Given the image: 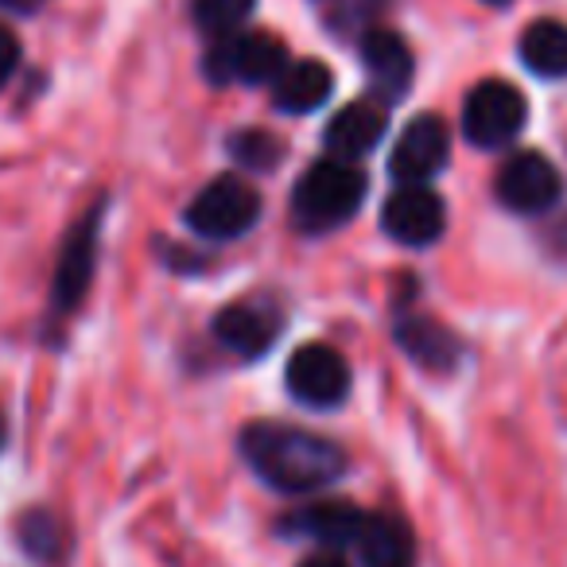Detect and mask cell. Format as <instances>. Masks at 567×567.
<instances>
[{"instance_id":"1","label":"cell","mask_w":567,"mask_h":567,"mask_svg":"<svg viewBox=\"0 0 567 567\" xmlns=\"http://www.w3.org/2000/svg\"><path fill=\"white\" fill-rule=\"evenodd\" d=\"M241 458L265 486L280 494H316L331 486L347 471V455L339 443L296 424L257 420L241 432Z\"/></svg>"},{"instance_id":"2","label":"cell","mask_w":567,"mask_h":567,"mask_svg":"<svg viewBox=\"0 0 567 567\" xmlns=\"http://www.w3.org/2000/svg\"><path fill=\"white\" fill-rule=\"evenodd\" d=\"M370 190L362 167L347 164V159H319L300 175L292 190V221L303 234H331V229L347 226Z\"/></svg>"},{"instance_id":"3","label":"cell","mask_w":567,"mask_h":567,"mask_svg":"<svg viewBox=\"0 0 567 567\" xmlns=\"http://www.w3.org/2000/svg\"><path fill=\"white\" fill-rule=\"evenodd\" d=\"M288 66V51L268 32H229L210 43L203 74L214 86H272L276 74Z\"/></svg>"},{"instance_id":"4","label":"cell","mask_w":567,"mask_h":567,"mask_svg":"<svg viewBox=\"0 0 567 567\" xmlns=\"http://www.w3.org/2000/svg\"><path fill=\"white\" fill-rule=\"evenodd\" d=\"M260 218V195L241 175H218L210 179L183 210L187 229H195L206 241H234L245 237Z\"/></svg>"},{"instance_id":"5","label":"cell","mask_w":567,"mask_h":567,"mask_svg":"<svg viewBox=\"0 0 567 567\" xmlns=\"http://www.w3.org/2000/svg\"><path fill=\"white\" fill-rule=\"evenodd\" d=\"M528 121V102L513 82L486 79L463 102V136L474 148H509Z\"/></svg>"},{"instance_id":"6","label":"cell","mask_w":567,"mask_h":567,"mask_svg":"<svg viewBox=\"0 0 567 567\" xmlns=\"http://www.w3.org/2000/svg\"><path fill=\"white\" fill-rule=\"evenodd\" d=\"M284 385L303 409H339L350 396V365L327 342H308L288 358Z\"/></svg>"},{"instance_id":"7","label":"cell","mask_w":567,"mask_h":567,"mask_svg":"<svg viewBox=\"0 0 567 567\" xmlns=\"http://www.w3.org/2000/svg\"><path fill=\"white\" fill-rule=\"evenodd\" d=\"M497 203L513 214H544L556 206L564 179H559L556 164L540 152H513L502 167H497Z\"/></svg>"},{"instance_id":"8","label":"cell","mask_w":567,"mask_h":567,"mask_svg":"<svg viewBox=\"0 0 567 567\" xmlns=\"http://www.w3.org/2000/svg\"><path fill=\"white\" fill-rule=\"evenodd\" d=\"M381 229L396 245H409V249L435 245L443 237V229H447L443 198L427 183H409V187L393 190L385 198V206H381Z\"/></svg>"},{"instance_id":"9","label":"cell","mask_w":567,"mask_h":567,"mask_svg":"<svg viewBox=\"0 0 567 567\" xmlns=\"http://www.w3.org/2000/svg\"><path fill=\"white\" fill-rule=\"evenodd\" d=\"M447 159H451L447 125L435 113H420L396 136L393 156H389V172H393V179L401 187H409V183H432L447 167Z\"/></svg>"},{"instance_id":"10","label":"cell","mask_w":567,"mask_h":567,"mask_svg":"<svg viewBox=\"0 0 567 567\" xmlns=\"http://www.w3.org/2000/svg\"><path fill=\"white\" fill-rule=\"evenodd\" d=\"M284 331V311L268 296H249L214 316V339L237 358H260Z\"/></svg>"},{"instance_id":"11","label":"cell","mask_w":567,"mask_h":567,"mask_svg":"<svg viewBox=\"0 0 567 567\" xmlns=\"http://www.w3.org/2000/svg\"><path fill=\"white\" fill-rule=\"evenodd\" d=\"M97 229H102V206L86 214L79 226L71 229L63 252H59V268H55V284H51V308L59 316L74 311L86 296L90 280H94V265H97Z\"/></svg>"},{"instance_id":"12","label":"cell","mask_w":567,"mask_h":567,"mask_svg":"<svg viewBox=\"0 0 567 567\" xmlns=\"http://www.w3.org/2000/svg\"><path fill=\"white\" fill-rule=\"evenodd\" d=\"M358 51H362V66L373 94L385 97V102H401L412 86V71H416L409 43L396 32H389V28H370Z\"/></svg>"},{"instance_id":"13","label":"cell","mask_w":567,"mask_h":567,"mask_svg":"<svg viewBox=\"0 0 567 567\" xmlns=\"http://www.w3.org/2000/svg\"><path fill=\"white\" fill-rule=\"evenodd\" d=\"M385 128H389L385 105L381 102H354L331 117V125H327V133H323V144L334 159L354 164V159L370 156V152L378 148L381 136H385Z\"/></svg>"},{"instance_id":"14","label":"cell","mask_w":567,"mask_h":567,"mask_svg":"<svg viewBox=\"0 0 567 567\" xmlns=\"http://www.w3.org/2000/svg\"><path fill=\"white\" fill-rule=\"evenodd\" d=\"M358 559L362 567H412L416 564V533L396 513H365L358 533Z\"/></svg>"},{"instance_id":"15","label":"cell","mask_w":567,"mask_h":567,"mask_svg":"<svg viewBox=\"0 0 567 567\" xmlns=\"http://www.w3.org/2000/svg\"><path fill=\"white\" fill-rule=\"evenodd\" d=\"M396 342L401 350L427 373H447L458 365L463 358V342L451 327H443L440 319H427V316H404L396 323Z\"/></svg>"},{"instance_id":"16","label":"cell","mask_w":567,"mask_h":567,"mask_svg":"<svg viewBox=\"0 0 567 567\" xmlns=\"http://www.w3.org/2000/svg\"><path fill=\"white\" fill-rule=\"evenodd\" d=\"M334 90V74L327 63L319 59H300V63H288L272 82V105L280 113H292V117H303V113L323 110V102Z\"/></svg>"},{"instance_id":"17","label":"cell","mask_w":567,"mask_h":567,"mask_svg":"<svg viewBox=\"0 0 567 567\" xmlns=\"http://www.w3.org/2000/svg\"><path fill=\"white\" fill-rule=\"evenodd\" d=\"M365 525V509L350 502H319V505H308L300 517L288 520V528L308 540H319L327 551H342V548H354L358 544V533Z\"/></svg>"},{"instance_id":"18","label":"cell","mask_w":567,"mask_h":567,"mask_svg":"<svg viewBox=\"0 0 567 567\" xmlns=\"http://www.w3.org/2000/svg\"><path fill=\"white\" fill-rule=\"evenodd\" d=\"M520 63L540 79H567V24L559 20H533L520 32Z\"/></svg>"},{"instance_id":"19","label":"cell","mask_w":567,"mask_h":567,"mask_svg":"<svg viewBox=\"0 0 567 567\" xmlns=\"http://www.w3.org/2000/svg\"><path fill=\"white\" fill-rule=\"evenodd\" d=\"M229 156L234 164H241L245 172H276L284 159V141L265 128H241V133L229 136Z\"/></svg>"},{"instance_id":"20","label":"cell","mask_w":567,"mask_h":567,"mask_svg":"<svg viewBox=\"0 0 567 567\" xmlns=\"http://www.w3.org/2000/svg\"><path fill=\"white\" fill-rule=\"evenodd\" d=\"M257 9V0H190V17H195L198 32H206L210 40L229 35L245 24Z\"/></svg>"},{"instance_id":"21","label":"cell","mask_w":567,"mask_h":567,"mask_svg":"<svg viewBox=\"0 0 567 567\" xmlns=\"http://www.w3.org/2000/svg\"><path fill=\"white\" fill-rule=\"evenodd\" d=\"M20 540H24V548L32 551V556L55 559L59 548H63V525H59V517H51V513L35 509L20 520Z\"/></svg>"},{"instance_id":"22","label":"cell","mask_w":567,"mask_h":567,"mask_svg":"<svg viewBox=\"0 0 567 567\" xmlns=\"http://www.w3.org/2000/svg\"><path fill=\"white\" fill-rule=\"evenodd\" d=\"M20 66V40L9 32V28L0 24V90L9 86V79L17 74Z\"/></svg>"},{"instance_id":"23","label":"cell","mask_w":567,"mask_h":567,"mask_svg":"<svg viewBox=\"0 0 567 567\" xmlns=\"http://www.w3.org/2000/svg\"><path fill=\"white\" fill-rule=\"evenodd\" d=\"M300 567H350L347 559L339 556V551H319V556H308Z\"/></svg>"},{"instance_id":"24","label":"cell","mask_w":567,"mask_h":567,"mask_svg":"<svg viewBox=\"0 0 567 567\" xmlns=\"http://www.w3.org/2000/svg\"><path fill=\"white\" fill-rule=\"evenodd\" d=\"M0 4H4V9H17V12H28V9H35V4H40V0H0Z\"/></svg>"},{"instance_id":"25","label":"cell","mask_w":567,"mask_h":567,"mask_svg":"<svg viewBox=\"0 0 567 567\" xmlns=\"http://www.w3.org/2000/svg\"><path fill=\"white\" fill-rule=\"evenodd\" d=\"M486 4H494V9H502V4H513V0H486Z\"/></svg>"},{"instance_id":"26","label":"cell","mask_w":567,"mask_h":567,"mask_svg":"<svg viewBox=\"0 0 567 567\" xmlns=\"http://www.w3.org/2000/svg\"><path fill=\"white\" fill-rule=\"evenodd\" d=\"M0 447H4V416H0Z\"/></svg>"}]
</instances>
